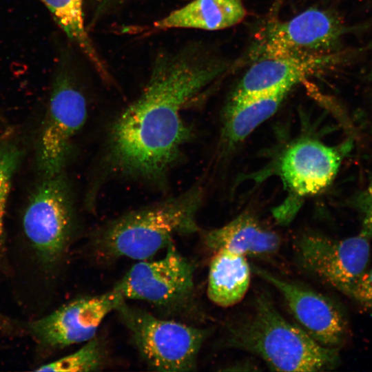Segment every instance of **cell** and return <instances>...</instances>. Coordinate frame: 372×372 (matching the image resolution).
Returning <instances> with one entry per match:
<instances>
[{"label":"cell","mask_w":372,"mask_h":372,"mask_svg":"<svg viewBox=\"0 0 372 372\" xmlns=\"http://www.w3.org/2000/svg\"><path fill=\"white\" fill-rule=\"evenodd\" d=\"M225 69L183 54L161 58L142 94L111 126L107 152L112 167L147 180L163 178L190 136L183 108Z\"/></svg>","instance_id":"cell-1"},{"label":"cell","mask_w":372,"mask_h":372,"mask_svg":"<svg viewBox=\"0 0 372 372\" xmlns=\"http://www.w3.org/2000/svg\"><path fill=\"white\" fill-rule=\"evenodd\" d=\"M223 342L257 355L273 371H321L338 361V349L320 344L287 320L265 293L256 296L248 315L227 327Z\"/></svg>","instance_id":"cell-2"},{"label":"cell","mask_w":372,"mask_h":372,"mask_svg":"<svg viewBox=\"0 0 372 372\" xmlns=\"http://www.w3.org/2000/svg\"><path fill=\"white\" fill-rule=\"evenodd\" d=\"M199 202L198 189H193L125 214L99 231L94 247L105 258L147 260L166 249L176 235L198 229Z\"/></svg>","instance_id":"cell-3"},{"label":"cell","mask_w":372,"mask_h":372,"mask_svg":"<svg viewBox=\"0 0 372 372\" xmlns=\"http://www.w3.org/2000/svg\"><path fill=\"white\" fill-rule=\"evenodd\" d=\"M130 331L141 355L155 371L184 372L195 370L199 351L208 329L158 318L126 304L116 309Z\"/></svg>","instance_id":"cell-4"},{"label":"cell","mask_w":372,"mask_h":372,"mask_svg":"<svg viewBox=\"0 0 372 372\" xmlns=\"http://www.w3.org/2000/svg\"><path fill=\"white\" fill-rule=\"evenodd\" d=\"M358 30L359 26L346 25L329 11L309 8L290 20L268 25L256 47V60L338 51L342 37Z\"/></svg>","instance_id":"cell-5"},{"label":"cell","mask_w":372,"mask_h":372,"mask_svg":"<svg viewBox=\"0 0 372 372\" xmlns=\"http://www.w3.org/2000/svg\"><path fill=\"white\" fill-rule=\"evenodd\" d=\"M72 213L66 184L60 174L39 186L25 211V235L44 265L56 264L66 251Z\"/></svg>","instance_id":"cell-6"},{"label":"cell","mask_w":372,"mask_h":372,"mask_svg":"<svg viewBox=\"0 0 372 372\" xmlns=\"http://www.w3.org/2000/svg\"><path fill=\"white\" fill-rule=\"evenodd\" d=\"M126 299L175 307L187 303L194 291V267L174 243L157 260H139L114 286Z\"/></svg>","instance_id":"cell-7"},{"label":"cell","mask_w":372,"mask_h":372,"mask_svg":"<svg viewBox=\"0 0 372 372\" xmlns=\"http://www.w3.org/2000/svg\"><path fill=\"white\" fill-rule=\"evenodd\" d=\"M369 240L360 234L336 240L306 234L295 240L293 250L304 270L347 296L366 271L370 258Z\"/></svg>","instance_id":"cell-8"},{"label":"cell","mask_w":372,"mask_h":372,"mask_svg":"<svg viewBox=\"0 0 372 372\" xmlns=\"http://www.w3.org/2000/svg\"><path fill=\"white\" fill-rule=\"evenodd\" d=\"M87 116L85 98L67 72L54 81L39 149V167L46 178L60 174L72 138Z\"/></svg>","instance_id":"cell-9"},{"label":"cell","mask_w":372,"mask_h":372,"mask_svg":"<svg viewBox=\"0 0 372 372\" xmlns=\"http://www.w3.org/2000/svg\"><path fill=\"white\" fill-rule=\"evenodd\" d=\"M125 299L114 287L105 293L70 302L30 324L32 333L40 343L61 348L86 342L95 337L103 319Z\"/></svg>","instance_id":"cell-10"},{"label":"cell","mask_w":372,"mask_h":372,"mask_svg":"<svg viewBox=\"0 0 372 372\" xmlns=\"http://www.w3.org/2000/svg\"><path fill=\"white\" fill-rule=\"evenodd\" d=\"M256 275L275 287L299 325L320 344L338 349L344 342L347 322L338 307L327 296L254 266Z\"/></svg>","instance_id":"cell-11"},{"label":"cell","mask_w":372,"mask_h":372,"mask_svg":"<svg viewBox=\"0 0 372 372\" xmlns=\"http://www.w3.org/2000/svg\"><path fill=\"white\" fill-rule=\"evenodd\" d=\"M355 51L256 59L238 83L231 99L289 90L311 76L345 63Z\"/></svg>","instance_id":"cell-12"},{"label":"cell","mask_w":372,"mask_h":372,"mask_svg":"<svg viewBox=\"0 0 372 372\" xmlns=\"http://www.w3.org/2000/svg\"><path fill=\"white\" fill-rule=\"evenodd\" d=\"M342 149L318 141L304 138L282 155L279 173L287 187L298 196H311L325 189L336 176Z\"/></svg>","instance_id":"cell-13"},{"label":"cell","mask_w":372,"mask_h":372,"mask_svg":"<svg viewBox=\"0 0 372 372\" xmlns=\"http://www.w3.org/2000/svg\"><path fill=\"white\" fill-rule=\"evenodd\" d=\"M204 241L214 251L223 249L253 257L272 256L281 245V239L276 232L247 213L219 228L205 232Z\"/></svg>","instance_id":"cell-14"},{"label":"cell","mask_w":372,"mask_h":372,"mask_svg":"<svg viewBox=\"0 0 372 372\" xmlns=\"http://www.w3.org/2000/svg\"><path fill=\"white\" fill-rule=\"evenodd\" d=\"M246 16L241 0H194L154 23L159 30H218L240 23Z\"/></svg>","instance_id":"cell-15"},{"label":"cell","mask_w":372,"mask_h":372,"mask_svg":"<svg viewBox=\"0 0 372 372\" xmlns=\"http://www.w3.org/2000/svg\"><path fill=\"white\" fill-rule=\"evenodd\" d=\"M250 279L246 256L227 249L214 251L209 263L207 296L219 307L234 306L245 296Z\"/></svg>","instance_id":"cell-16"},{"label":"cell","mask_w":372,"mask_h":372,"mask_svg":"<svg viewBox=\"0 0 372 372\" xmlns=\"http://www.w3.org/2000/svg\"><path fill=\"white\" fill-rule=\"evenodd\" d=\"M289 90L231 99L223 129V138L234 146L247 138L259 125L278 109Z\"/></svg>","instance_id":"cell-17"},{"label":"cell","mask_w":372,"mask_h":372,"mask_svg":"<svg viewBox=\"0 0 372 372\" xmlns=\"http://www.w3.org/2000/svg\"><path fill=\"white\" fill-rule=\"evenodd\" d=\"M66 35L81 48L101 75L106 70L84 24L83 0H41Z\"/></svg>","instance_id":"cell-18"},{"label":"cell","mask_w":372,"mask_h":372,"mask_svg":"<svg viewBox=\"0 0 372 372\" xmlns=\"http://www.w3.org/2000/svg\"><path fill=\"white\" fill-rule=\"evenodd\" d=\"M104 351L99 340L93 338L81 349L52 362L40 366L37 371H94L104 362Z\"/></svg>","instance_id":"cell-19"},{"label":"cell","mask_w":372,"mask_h":372,"mask_svg":"<svg viewBox=\"0 0 372 372\" xmlns=\"http://www.w3.org/2000/svg\"><path fill=\"white\" fill-rule=\"evenodd\" d=\"M19 161L18 152L12 147L0 149V239L3 234V218L11 179Z\"/></svg>","instance_id":"cell-20"},{"label":"cell","mask_w":372,"mask_h":372,"mask_svg":"<svg viewBox=\"0 0 372 372\" xmlns=\"http://www.w3.org/2000/svg\"><path fill=\"white\" fill-rule=\"evenodd\" d=\"M347 296L362 306L372 309V269L361 275Z\"/></svg>","instance_id":"cell-21"},{"label":"cell","mask_w":372,"mask_h":372,"mask_svg":"<svg viewBox=\"0 0 372 372\" xmlns=\"http://www.w3.org/2000/svg\"><path fill=\"white\" fill-rule=\"evenodd\" d=\"M358 207L362 214V228L360 234L372 238V180L360 195Z\"/></svg>","instance_id":"cell-22"},{"label":"cell","mask_w":372,"mask_h":372,"mask_svg":"<svg viewBox=\"0 0 372 372\" xmlns=\"http://www.w3.org/2000/svg\"><path fill=\"white\" fill-rule=\"evenodd\" d=\"M369 77L370 79H372V68H371V72H369Z\"/></svg>","instance_id":"cell-23"},{"label":"cell","mask_w":372,"mask_h":372,"mask_svg":"<svg viewBox=\"0 0 372 372\" xmlns=\"http://www.w3.org/2000/svg\"><path fill=\"white\" fill-rule=\"evenodd\" d=\"M371 133H372V124H371Z\"/></svg>","instance_id":"cell-24"}]
</instances>
